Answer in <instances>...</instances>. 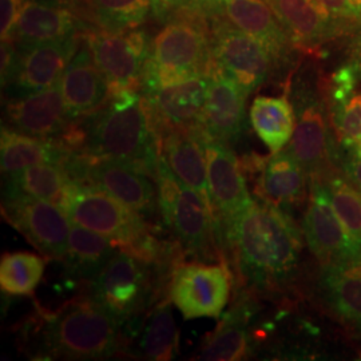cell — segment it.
I'll list each match as a JSON object with an SVG mask.
<instances>
[{"instance_id":"obj_1","label":"cell","mask_w":361,"mask_h":361,"mask_svg":"<svg viewBox=\"0 0 361 361\" xmlns=\"http://www.w3.org/2000/svg\"><path fill=\"white\" fill-rule=\"evenodd\" d=\"M71 154L126 162L153 178L159 164V142L142 92L110 94L90 116L71 121L56 140Z\"/></svg>"},{"instance_id":"obj_2","label":"cell","mask_w":361,"mask_h":361,"mask_svg":"<svg viewBox=\"0 0 361 361\" xmlns=\"http://www.w3.org/2000/svg\"><path fill=\"white\" fill-rule=\"evenodd\" d=\"M219 237L232 247L240 274L256 288L283 285L296 271L301 235L281 207L253 200L221 229Z\"/></svg>"},{"instance_id":"obj_3","label":"cell","mask_w":361,"mask_h":361,"mask_svg":"<svg viewBox=\"0 0 361 361\" xmlns=\"http://www.w3.org/2000/svg\"><path fill=\"white\" fill-rule=\"evenodd\" d=\"M39 350L50 359L102 360L116 355L123 343L122 324L94 297L82 295L51 313H42Z\"/></svg>"},{"instance_id":"obj_4","label":"cell","mask_w":361,"mask_h":361,"mask_svg":"<svg viewBox=\"0 0 361 361\" xmlns=\"http://www.w3.org/2000/svg\"><path fill=\"white\" fill-rule=\"evenodd\" d=\"M154 180L161 217L185 255L204 262L221 257L219 225L201 194L185 185L162 157Z\"/></svg>"},{"instance_id":"obj_5","label":"cell","mask_w":361,"mask_h":361,"mask_svg":"<svg viewBox=\"0 0 361 361\" xmlns=\"http://www.w3.org/2000/svg\"><path fill=\"white\" fill-rule=\"evenodd\" d=\"M61 207L74 224L104 235L128 253L152 233L142 216L89 183L74 180Z\"/></svg>"},{"instance_id":"obj_6","label":"cell","mask_w":361,"mask_h":361,"mask_svg":"<svg viewBox=\"0 0 361 361\" xmlns=\"http://www.w3.org/2000/svg\"><path fill=\"white\" fill-rule=\"evenodd\" d=\"M153 267L118 250L116 256L92 281L89 293L109 310L121 324L140 316L154 304L159 296Z\"/></svg>"},{"instance_id":"obj_7","label":"cell","mask_w":361,"mask_h":361,"mask_svg":"<svg viewBox=\"0 0 361 361\" xmlns=\"http://www.w3.org/2000/svg\"><path fill=\"white\" fill-rule=\"evenodd\" d=\"M63 168L73 180L97 186L142 217H152L159 210L157 186L147 174L126 162L70 153Z\"/></svg>"},{"instance_id":"obj_8","label":"cell","mask_w":361,"mask_h":361,"mask_svg":"<svg viewBox=\"0 0 361 361\" xmlns=\"http://www.w3.org/2000/svg\"><path fill=\"white\" fill-rule=\"evenodd\" d=\"M232 290V273L226 264L204 261L180 262L170 276L168 295L185 320L219 319Z\"/></svg>"},{"instance_id":"obj_9","label":"cell","mask_w":361,"mask_h":361,"mask_svg":"<svg viewBox=\"0 0 361 361\" xmlns=\"http://www.w3.org/2000/svg\"><path fill=\"white\" fill-rule=\"evenodd\" d=\"M210 50L221 71L250 94L271 74L276 59L258 40L221 16L210 20Z\"/></svg>"},{"instance_id":"obj_10","label":"cell","mask_w":361,"mask_h":361,"mask_svg":"<svg viewBox=\"0 0 361 361\" xmlns=\"http://www.w3.org/2000/svg\"><path fill=\"white\" fill-rule=\"evenodd\" d=\"M1 213L44 257L63 259L73 221L62 207L26 195H4Z\"/></svg>"},{"instance_id":"obj_11","label":"cell","mask_w":361,"mask_h":361,"mask_svg":"<svg viewBox=\"0 0 361 361\" xmlns=\"http://www.w3.org/2000/svg\"><path fill=\"white\" fill-rule=\"evenodd\" d=\"M97 66L104 73L110 94L141 87L143 68L150 55L146 34L131 28L122 32H94L87 38Z\"/></svg>"},{"instance_id":"obj_12","label":"cell","mask_w":361,"mask_h":361,"mask_svg":"<svg viewBox=\"0 0 361 361\" xmlns=\"http://www.w3.org/2000/svg\"><path fill=\"white\" fill-rule=\"evenodd\" d=\"M304 234L312 253L323 265L361 257V245L349 234L331 202L323 178H312Z\"/></svg>"},{"instance_id":"obj_13","label":"cell","mask_w":361,"mask_h":361,"mask_svg":"<svg viewBox=\"0 0 361 361\" xmlns=\"http://www.w3.org/2000/svg\"><path fill=\"white\" fill-rule=\"evenodd\" d=\"M77 35L34 46H19L13 75L3 87L8 99L25 97L56 85L78 51Z\"/></svg>"},{"instance_id":"obj_14","label":"cell","mask_w":361,"mask_h":361,"mask_svg":"<svg viewBox=\"0 0 361 361\" xmlns=\"http://www.w3.org/2000/svg\"><path fill=\"white\" fill-rule=\"evenodd\" d=\"M202 143L207 157L209 192L219 233L253 202V198L246 186L243 165L231 146L209 138L204 131Z\"/></svg>"},{"instance_id":"obj_15","label":"cell","mask_w":361,"mask_h":361,"mask_svg":"<svg viewBox=\"0 0 361 361\" xmlns=\"http://www.w3.org/2000/svg\"><path fill=\"white\" fill-rule=\"evenodd\" d=\"M286 150L312 178H323L329 174L336 153L328 111L310 92L298 99L296 128Z\"/></svg>"},{"instance_id":"obj_16","label":"cell","mask_w":361,"mask_h":361,"mask_svg":"<svg viewBox=\"0 0 361 361\" xmlns=\"http://www.w3.org/2000/svg\"><path fill=\"white\" fill-rule=\"evenodd\" d=\"M209 82V75H198L143 94L158 142L170 131L200 128Z\"/></svg>"},{"instance_id":"obj_17","label":"cell","mask_w":361,"mask_h":361,"mask_svg":"<svg viewBox=\"0 0 361 361\" xmlns=\"http://www.w3.org/2000/svg\"><path fill=\"white\" fill-rule=\"evenodd\" d=\"M4 122L15 131L56 141L71 123L59 82L44 90L10 98L4 107Z\"/></svg>"},{"instance_id":"obj_18","label":"cell","mask_w":361,"mask_h":361,"mask_svg":"<svg viewBox=\"0 0 361 361\" xmlns=\"http://www.w3.org/2000/svg\"><path fill=\"white\" fill-rule=\"evenodd\" d=\"M207 101L200 128L209 138L232 145L241 137L245 121L246 97L249 95L233 78L217 65L209 74Z\"/></svg>"},{"instance_id":"obj_19","label":"cell","mask_w":361,"mask_h":361,"mask_svg":"<svg viewBox=\"0 0 361 361\" xmlns=\"http://www.w3.org/2000/svg\"><path fill=\"white\" fill-rule=\"evenodd\" d=\"M66 110L71 121L98 111L109 99L110 89L85 40L59 80Z\"/></svg>"},{"instance_id":"obj_20","label":"cell","mask_w":361,"mask_h":361,"mask_svg":"<svg viewBox=\"0 0 361 361\" xmlns=\"http://www.w3.org/2000/svg\"><path fill=\"white\" fill-rule=\"evenodd\" d=\"M273 10L295 47L314 51L325 42L345 31L343 22L332 15L320 11L310 0H265Z\"/></svg>"},{"instance_id":"obj_21","label":"cell","mask_w":361,"mask_h":361,"mask_svg":"<svg viewBox=\"0 0 361 361\" xmlns=\"http://www.w3.org/2000/svg\"><path fill=\"white\" fill-rule=\"evenodd\" d=\"M257 170L256 193L259 200L281 209L298 205L307 192V171L288 150L271 153L252 162Z\"/></svg>"},{"instance_id":"obj_22","label":"cell","mask_w":361,"mask_h":361,"mask_svg":"<svg viewBox=\"0 0 361 361\" xmlns=\"http://www.w3.org/2000/svg\"><path fill=\"white\" fill-rule=\"evenodd\" d=\"M159 154L168 162L173 173L185 185L201 194L209 207L213 210L207 183V157L201 128L174 130L165 134L159 140Z\"/></svg>"},{"instance_id":"obj_23","label":"cell","mask_w":361,"mask_h":361,"mask_svg":"<svg viewBox=\"0 0 361 361\" xmlns=\"http://www.w3.org/2000/svg\"><path fill=\"white\" fill-rule=\"evenodd\" d=\"M225 15L234 26L258 40L276 62L288 59L295 47L265 0H225Z\"/></svg>"},{"instance_id":"obj_24","label":"cell","mask_w":361,"mask_h":361,"mask_svg":"<svg viewBox=\"0 0 361 361\" xmlns=\"http://www.w3.org/2000/svg\"><path fill=\"white\" fill-rule=\"evenodd\" d=\"M75 16L56 1L25 0L10 38L19 46H34L75 35Z\"/></svg>"},{"instance_id":"obj_25","label":"cell","mask_w":361,"mask_h":361,"mask_svg":"<svg viewBox=\"0 0 361 361\" xmlns=\"http://www.w3.org/2000/svg\"><path fill=\"white\" fill-rule=\"evenodd\" d=\"M68 155L70 153L56 141L31 137L10 129L6 125L1 126V173L7 178L38 164H56L63 166Z\"/></svg>"},{"instance_id":"obj_26","label":"cell","mask_w":361,"mask_h":361,"mask_svg":"<svg viewBox=\"0 0 361 361\" xmlns=\"http://www.w3.org/2000/svg\"><path fill=\"white\" fill-rule=\"evenodd\" d=\"M322 288L331 307L361 329V257L324 265Z\"/></svg>"},{"instance_id":"obj_27","label":"cell","mask_w":361,"mask_h":361,"mask_svg":"<svg viewBox=\"0 0 361 361\" xmlns=\"http://www.w3.org/2000/svg\"><path fill=\"white\" fill-rule=\"evenodd\" d=\"M116 246L104 235L73 222L68 249L62 261L71 277L90 284L116 256Z\"/></svg>"},{"instance_id":"obj_28","label":"cell","mask_w":361,"mask_h":361,"mask_svg":"<svg viewBox=\"0 0 361 361\" xmlns=\"http://www.w3.org/2000/svg\"><path fill=\"white\" fill-rule=\"evenodd\" d=\"M250 310L247 301H238L219 322V326L209 334L197 356L198 360H241L249 353L250 340L246 323Z\"/></svg>"},{"instance_id":"obj_29","label":"cell","mask_w":361,"mask_h":361,"mask_svg":"<svg viewBox=\"0 0 361 361\" xmlns=\"http://www.w3.org/2000/svg\"><path fill=\"white\" fill-rule=\"evenodd\" d=\"M250 122L271 153L284 149L296 128L293 107L286 97H257L250 107Z\"/></svg>"},{"instance_id":"obj_30","label":"cell","mask_w":361,"mask_h":361,"mask_svg":"<svg viewBox=\"0 0 361 361\" xmlns=\"http://www.w3.org/2000/svg\"><path fill=\"white\" fill-rule=\"evenodd\" d=\"M73 182L62 165L38 164L8 177L4 195H26L61 207Z\"/></svg>"},{"instance_id":"obj_31","label":"cell","mask_w":361,"mask_h":361,"mask_svg":"<svg viewBox=\"0 0 361 361\" xmlns=\"http://www.w3.org/2000/svg\"><path fill=\"white\" fill-rule=\"evenodd\" d=\"M170 302L166 298L155 304L145 319L138 348L146 360H171L177 355L178 331Z\"/></svg>"},{"instance_id":"obj_32","label":"cell","mask_w":361,"mask_h":361,"mask_svg":"<svg viewBox=\"0 0 361 361\" xmlns=\"http://www.w3.org/2000/svg\"><path fill=\"white\" fill-rule=\"evenodd\" d=\"M44 258L31 252L4 253L0 261L1 290L11 296L32 295L46 269Z\"/></svg>"},{"instance_id":"obj_33","label":"cell","mask_w":361,"mask_h":361,"mask_svg":"<svg viewBox=\"0 0 361 361\" xmlns=\"http://www.w3.org/2000/svg\"><path fill=\"white\" fill-rule=\"evenodd\" d=\"M94 16L106 31L137 28L153 11L154 0H87Z\"/></svg>"},{"instance_id":"obj_34","label":"cell","mask_w":361,"mask_h":361,"mask_svg":"<svg viewBox=\"0 0 361 361\" xmlns=\"http://www.w3.org/2000/svg\"><path fill=\"white\" fill-rule=\"evenodd\" d=\"M331 202L349 234L361 245V193L343 174L323 177Z\"/></svg>"},{"instance_id":"obj_35","label":"cell","mask_w":361,"mask_h":361,"mask_svg":"<svg viewBox=\"0 0 361 361\" xmlns=\"http://www.w3.org/2000/svg\"><path fill=\"white\" fill-rule=\"evenodd\" d=\"M332 122L340 143L356 149L361 141V94H352L347 102L331 110Z\"/></svg>"},{"instance_id":"obj_36","label":"cell","mask_w":361,"mask_h":361,"mask_svg":"<svg viewBox=\"0 0 361 361\" xmlns=\"http://www.w3.org/2000/svg\"><path fill=\"white\" fill-rule=\"evenodd\" d=\"M320 11L345 20H361V0H310Z\"/></svg>"},{"instance_id":"obj_37","label":"cell","mask_w":361,"mask_h":361,"mask_svg":"<svg viewBox=\"0 0 361 361\" xmlns=\"http://www.w3.org/2000/svg\"><path fill=\"white\" fill-rule=\"evenodd\" d=\"M180 15L213 20L225 15V0H189L188 10Z\"/></svg>"},{"instance_id":"obj_38","label":"cell","mask_w":361,"mask_h":361,"mask_svg":"<svg viewBox=\"0 0 361 361\" xmlns=\"http://www.w3.org/2000/svg\"><path fill=\"white\" fill-rule=\"evenodd\" d=\"M25 0H0V32L1 39L13 35V27L22 11Z\"/></svg>"},{"instance_id":"obj_39","label":"cell","mask_w":361,"mask_h":361,"mask_svg":"<svg viewBox=\"0 0 361 361\" xmlns=\"http://www.w3.org/2000/svg\"><path fill=\"white\" fill-rule=\"evenodd\" d=\"M1 87H6L16 65L19 47L13 38L1 39Z\"/></svg>"},{"instance_id":"obj_40","label":"cell","mask_w":361,"mask_h":361,"mask_svg":"<svg viewBox=\"0 0 361 361\" xmlns=\"http://www.w3.org/2000/svg\"><path fill=\"white\" fill-rule=\"evenodd\" d=\"M343 176L361 193V150L350 149L341 164Z\"/></svg>"},{"instance_id":"obj_41","label":"cell","mask_w":361,"mask_h":361,"mask_svg":"<svg viewBox=\"0 0 361 361\" xmlns=\"http://www.w3.org/2000/svg\"><path fill=\"white\" fill-rule=\"evenodd\" d=\"M189 7V0H154L153 13L159 19L174 18L177 13L186 11Z\"/></svg>"},{"instance_id":"obj_42","label":"cell","mask_w":361,"mask_h":361,"mask_svg":"<svg viewBox=\"0 0 361 361\" xmlns=\"http://www.w3.org/2000/svg\"><path fill=\"white\" fill-rule=\"evenodd\" d=\"M349 65L352 66L359 78H361V25L360 28L356 31L355 37L350 43V58Z\"/></svg>"},{"instance_id":"obj_43","label":"cell","mask_w":361,"mask_h":361,"mask_svg":"<svg viewBox=\"0 0 361 361\" xmlns=\"http://www.w3.org/2000/svg\"><path fill=\"white\" fill-rule=\"evenodd\" d=\"M357 149H360V150H361V141H360V145H359V146H357Z\"/></svg>"}]
</instances>
